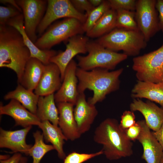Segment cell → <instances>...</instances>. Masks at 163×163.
Returning <instances> with one entry per match:
<instances>
[{"mask_svg": "<svg viewBox=\"0 0 163 163\" xmlns=\"http://www.w3.org/2000/svg\"><path fill=\"white\" fill-rule=\"evenodd\" d=\"M45 14L38 25L37 34L40 37L55 21L61 18H73L82 24L87 15L77 10L69 0H48Z\"/></svg>", "mask_w": 163, "mask_h": 163, "instance_id": "ba28073f", "label": "cell"}, {"mask_svg": "<svg viewBox=\"0 0 163 163\" xmlns=\"http://www.w3.org/2000/svg\"><path fill=\"white\" fill-rule=\"evenodd\" d=\"M54 94L40 96L36 115L41 122L48 120L58 126L59 111L55 104Z\"/></svg>", "mask_w": 163, "mask_h": 163, "instance_id": "cb8c5ba5", "label": "cell"}, {"mask_svg": "<svg viewBox=\"0 0 163 163\" xmlns=\"http://www.w3.org/2000/svg\"><path fill=\"white\" fill-rule=\"evenodd\" d=\"M1 3L7 5H10L15 7L18 9L22 13V11L21 8L18 5L16 0H0Z\"/></svg>", "mask_w": 163, "mask_h": 163, "instance_id": "f35d334b", "label": "cell"}, {"mask_svg": "<svg viewBox=\"0 0 163 163\" xmlns=\"http://www.w3.org/2000/svg\"><path fill=\"white\" fill-rule=\"evenodd\" d=\"M30 58L29 50L19 32L12 27L0 25V67L14 71L18 82Z\"/></svg>", "mask_w": 163, "mask_h": 163, "instance_id": "6da1fadb", "label": "cell"}, {"mask_svg": "<svg viewBox=\"0 0 163 163\" xmlns=\"http://www.w3.org/2000/svg\"><path fill=\"white\" fill-rule=\"evenodd\" d=\"M27 160L28 159L27 157L24 156H22L20 163H27Z\"/></svg>", "mask_w": 163, "mask_h": 163, "instance_id": "60d3db41", "label": "cell"}, {"mask_svg": "<svg viewBox=\"0 0 163 163\" xmlns=\"http://www.w3.org/2000/svg\"><path fill=\"white\" fill-rule=\"evenodd\" d=\"M132 111H138L144 116L148 126L153 131L158 130L163 123V109L150 101L144 102L134 99L130 105Z\"/></svg>", "mask_w": 163, "mask_h": 163, "instance_id": "e0dca14e", "label": "cell"}, {"mask_svg": "<svg viewBox=\"0 0 163 163\" xmlns=\"http://www.w3.org/2000/svg\"><path fill=\"white\" fill-rule=\"evenodd\" d=\"M155 8L159 13L158 19L161 30L163 29V0H157Z\"/></svg>", "mask_w": 163, "mask_h": 163, "instance_id": "d590c367", "label": "cell"}, {"mask_svg": "<svg viewBox=\"0 0 163 163\" xmlns=\"http://www.w3.org/2000/svg\"><path fill=\"white\" fill-rule=\"evenodd\" d=\"M132 68L139 81L163 82V43L159 48L133 59Z\"/></svg>", "mask_w": 163, "mask_h": 163, "instance_id": "52a82bcc", "label": "cell"}, {"mask_svg": "<svg viewBox=\"0 0 163 163\" xmlns=\"http://www.w3.org/2000/svg\"><path fill=\"white\" fill-rule=\"evenodd\" d=\"M111 8L116 11L125 10L135 11L136 0H108Z\"/></svg>", "mask_w": 163, "mask_h": 163, "instance_id": "1f68e13d", "label": "cell"}, {"mask_svg": "<svg viewBox=\"0 0 163 163\" xmlns=\"http://www.w3.org/2000/svg\"><path fill=\"white\" fill-rule=\"evenodd\" d=\"M70 1L77 10L82 13L85 11L86 15L94 8L89 0H71Z\"/></svg>", "mask_w": 163, "mask_h": 163, "instance_id": "836d02e7", "label": "cell"}, {"mask_svg": "<svg viewBox=\"0 0 163 163\" xmlns=\"http://www.w3.org/2000/svg\"><path fill=\"white\" fill-rule=\"evenodd\" d=\"M40 96L18 83L16 89L9 92L4 97L6 100L14 99L20 102L32 113L36 114Z\"/></svg>", "mask_w": 163, "mask_h": 163, "instance_id": "d4e9b609", "label": "cell"}, {"mask_svg": "<svg viewBox=\"0 0 163 163\" xmlns=\"http://www.w3.org/2000/svg\"><path fill=\"white\" fill-rule=\"evenodd\" d=\"M6 25L14 28L21 34L24 43L29 50L30 57L36 58L44 65H46L50 63V59L58 53L56 51L53 50L40 49L32 41L25 32L24 18L22 14L9 20Z\"/></svg>", "mask_w": 163, "mask_h": 163, "instance_id": "d6986e66", "label": "cell"}, {"mask_svg": "<svg viewBox=\"0 0 163 163\" xmlns=\"http://www.w3.org/2000/svg\"><path fill=\"white\" fill-rule=\"evenodd\" d=\"M161 30L163 33V29H162V30Z\"/></svg>", "mask_w": 163, "mask_h": 163, "instance_id": "ee69618b", "label": "cell"}, {"mask_svg": "<svg viewBox=\"0 0 163 163\" xmlns=\"http://www.w3.org/2000/svg\"><path fill=\"white\" fill-rule=\"evenodd\" d=\"M160 163H163V155L161 159Z\"/></svg>", "mask_w": 163, "mask_h": 163, "instance_id": "7bdbcfd3", "label": "cell"}, {"mask_svg": "<svg viewBox=\"0 0 163 163\" xmlns=\"http://www.w3.org/2000/svg\"><path fill=\"white\" fill-rule=\"evenodd\" d=\"M136 123L135 116L133 112L131 110H126L121 116L120 125L125 130L134 125Z\"/></svg>", "mask_w": 163, "mask_h": 163, "instance_id": "d6a6232c", "label": "cell"}, {"mask_svg": "<svg viewBox=\"0 0 163 163\" xmlns=\"http://www.w3.org/2000/svg\"><path fill=\"white\" fill-rule=\"evenodd\" d=\"M0 114L10 116L14 120L15 126H21L24 128L32 125L38 126L41 122L36 114L30 112L14 99L11 100L5 105H0Z\"/></svg>", "mask_w": 163, "mask_h": 163, "instance_id": "2e32d148", "label": "cell"}, {"mask_svg": "<svg viewBox=\"0 0 163 163\" xmlns=\"http://www.w3.org/2000/svg\"><path fill=\"white\" fill-rule=\"evenodd\" d=\"M89 38L83 34H78L70 37L66 40L67 43L65 50L58 52L50 59V62L55 64L59 68L62 82L66 68L73 58L79 54L87 53V45Z\"/></svg>", "mask_w": 163, "mask_h": 163, "instance_id": "8fae6325", "label": "cell"}, {"mask_svg": "<svg viewBox=\"0 0 163 163\" xmlns=\"http://www.w3.org/2000/svg\"><path fill=\"white\" fill-rule=\"evenodd\" d=\"M77 64L73 59L66 69L61 85L54 97L56 103L69 102L75 105L79 94L78 80L76 75Z\"/></svg>", "mask_w": 163, "mask_h": 163, "instance_id": "7c38bea8", "label": "cell"}, {"mask_svg": "<svg viewBox=\"0 0 163 163\" xmlns=\"http://www.w3.org/2000/svg\"><path fill=\"white\" fill-rule=\"evenodd\" d=\"M93 140L102 146V150L106 158L112 161L131 156L133 143L116 119L108 118L96 128Z\"/></svg>", "mask_w": 163, "mask_h": 163, "instance_id": "7a4b0ae2", "label": "cell"}, {"mask_svg": "<svg viewBox=\"0 0 163 163\" xmlns=\"http://www.w3.org/2000/svg\"><path fill=\"white\" fill-rule=\"evenodd\" d=\"M32 126L14 131L0 128V147L6 148L14 153H23L28 155L32 145L27 144L26 137Z\"/></svg>", "mask_w": 163, "mask_h": 163, "instance_id": "9a60e30c", "label": "cell"}, {"mask_svg": "<svg viewBox=\"0 0 163 163\" xmlns=\"http://www.w3.org/2000/svg\"><path fill=\"white\" fill-rule=\"evenodd\" d=\"M38 126L42 131L45 141L50 143L56 151L59 158L64 159L66 156L63 146L65 141L67 139L60 128L48 120L41 122Z\"/></svg>", "mask_w": 163, "mask_h": 163, "instance_id": "7402d4cb", "label": "cell"}, {"mask_svg": "<svg viewBox=\"0 0 163 163\" xmlns=\"http://www.w3.org/2000/svg\"><path fill=\"white\" fill-rule=\"evenodd\" d=\"M141 127L137 140L142 144L143 153L142 156L147 163H160L163 150L153 135L145 120L138 121Z\"/></svg>", "mask_w": 163, "mask_h": 163, "instance_id": "4fadbf2b", "label": "cell"}, {"mask_svg": "<svg viewBox=\"0 0 163 163\" xmlns=\"http://www.w3.org/2000/svg\"><path fill=\"white\" fill-rule=\"evenodd\" d=\"M124 131L127 138L131 141H134L137 139L141 131V127L137 121Z\"/></svg>", "mask_w": 163, "mask_h": 163, "instance_id": "e575fe53", "label": "cell"}, {"mask_svg": "<svg viewBox=\"0 0 163 163\" xmlns=\"http://www.w3.org/2000/svg\"><path fill=\"white\" fill-rule=\"evenodd\" d=\"M102 154H103V152L102 149L91 153H79L74 152L66 156L63 159V163H83Z\"/></svg>", "mask_w": 163, "mask_h": 163, "instance_id": "f546056e", "label": "cell"}, {"mask_svg": "<svg viewBox=\"0 0 163 163\" xmlns=\"http://www.w3.org/2000/svg\"><path fill=\"white\" fill-rule=\"evenodd\" d=\"M110 8L108 0H104L100 5L94 8L87 15L86 20L83 24L85 33L89 31L103 15Z\"/></svg>", "mask_w": 163, "mask_h": 163, "instance_id": "83f0119b", "label": "cell"}, {"mask_svg": "<svg viewBox=\"0 0 163 163\" xmlns=\"http://www.w3.org/2000/svg\"><path fill=\"white\" fill-rule=\"evenodd\" d=\"M82 22L73 18H66L50 25L38 38L34 44L39 49L50 50L70 37L85 33Z\"/></svg>", "mask_w": 163, "mask_h": 163, "instance_id": "8992f818", "label": "cell"}, {"mask_svg": "<svg viewBox=\"0 0 163 163\" xmlns=\"http://www.w3.org/2000/svg\"><path fill=\"white\" fill-rule=\"evenodd\" d=\"M131 95L135 99H147L163 107V82L155 83L138 81L132 90Z\"/></svg>", "mask_w": 163, "mask_h": 163, "instance_id": "44dd1931", "label": "cell"}, {"mask_svg": "<svg viewBox=\"0 0 163 163\" xmlns=\"http://www.w3.org/2000/svg\"><path fill=\"white\" fill-rule=\"evenodd\" d=\"M123 70L122 68L110 71L105 69L96 68L87 71L78 67L76 75L78 80V93L84 92L87 89L92 91L93 95L88 99V101L95 105L103 101L107 94L119 89V78Z\"/></svg>", "mask_w": 163, "mask_h": 163, "instance_id": "3957f363", "label": "cell"}, {"mask_svg": "<svg viewBox=\"0 0 163 163\" xmlns=\"http://www.w3.org/2000/svg\"><path fill=\"white\" fill-rule=\"evenodd\" d=\"M22 14L15 7L9 5L0 6V25H6L10 19Z\"/></svg>", "mask_w": 163, "mask_h": 163, "instance_id": "4dcf8cb0", "label": "cell"}, {"mask_svg": "<svg viewBox=\"0 0 163 163\" xmlns=\"http://www.w3.org/2000/svg\"><path fill=\"white\" fill-rule=\"evenodd\" d=\"M88 54L76 56L78 67L89 71L96 68L114 69L118 64L126 60L128 56L107 49L96 40L88 41L87 45Z\"/></svg>", "mask_w": 163, "mask_h": 163, "instance_id": "5b68a950", "label": "cell"}, {"mask_svg": "<svg viewBox=\"0 0 163 163\" xmlns=\"http://www.w3.org/2000/svg\"><path fill=\"white\" fill-rule=\"evenodd\" d=\"M152 133L163 150V123L158 130Z\"/></svg>", "mask_w": 163, "mask_h": 163, "instance_id": "74e56055", "label": "cell"}, {"mask_svg": "<svg viewBox=\"0 0 163 163\" xmlns=\"http://www.w3.org/2000/svg\"><path fill=\"white\" fill-rule=\"evenodd\" d=\"M16 0L22 11L25 32L34 43L38 38L37 29L46 11L47 0Z\"/></svg>", "mask_w": 163, "mask_h": 163, "instance_id": "30bf717a", "label": "cell"}, {"mask_svg": "<svg viewBox=\"0 0 163 163\" xmlns=\"http://www.w3.org/2000/svg\"><path fill=\"white\" fill-rule=\"evenodd\" d=\"M59 111L58 125L67 140L74 141L80 138V133L74 115L73 104L66 102L56 103Z\"/></svg>", "mask_w": 163, "mask_h": 163, "instance_id": "ac0fdd59", "label": "cell"}, {"mask_svg": "<svg viewBox=\"0 0 163 163\" xmlns=\"http://www.w3.org/2000/svg\"><path fill=\"white\" fill-rule=\"evenodd\" d=\"M60 70L53 63L45 65L44 69L34 93L39 96L54 94L60 88L62 83Z\"/></svg>", "mask_w": 163, "mask_h": 163, "instance_id": "ffe728a7", "label": "cell"}, {"mask_svg": "<svg viewBox=\"0 0 163 163\" xmlns=\"http://www.w3.org/2000/svg\"><path fill=\"white\" fill-rule=\"evenodd\" d=\"M116 11L110 8L86 33V36L89 38H98L107 34L116 28Z\"/></svg>", "mask_w": 163, "mask_h": 163, "instance_id": "484cf974", "label": "cell"}, {"mask_svg": "<svg viewBox=\"0 0 163 163\" xmlns=\"http://www.w3.org/2000/svg\"><path fill=\"white\" fill-rule=\"evenodd\" d=\"M116 11V28L139 30L135 20V11L119 10Z\"/></svg>", "mask_w": 163, "mask_h": 163, "instance_id": "f1b7e54d", "label": "cell"}, {"mask_svg": "<svg viewBox=\"0 0 163 163\" xmlns=\"http://www.w3.org/2000/svg\"><path fill=\"white\" fill-rule=\"evenodd\" d=\"M22 156L20 153H15L7 159L0 160V163H20Z\"/></svg>", "mask_w": 163, "mask_h": 163, "instance_id": "8d00e7d4", "label": "cell"}, {"mask_svg": "<svg viewBox=\"0 0 163 163\" xmlns=\"http://www.w3.org/2000/svg\"><path fill=\"white\" fill-rule=\"evenodd\" d=\"M10 157L9 155H0V160H5L7 159Z\"/></svg>", "mask_w": 163, "mask_h": 163, "instance_id": "b9f144b4", "label": "cell"}, {"mask_svg": "<svg viewBox=\"0 0 163 163\" xmlns=\"http://www.w3.org/2000/svg\"><path fill=\"white\" fill-rule=\"evenodd\" d=\"M74 108V115L80 133L88 131L98 113L95 105L86 99L84 92L79 93Z\"/></svg>", "mask_w": 163, "mask_h": 163, "instance_id": "5bb4252c", "label": "cell"}, {"mask_svg": "<svg viewBox=\"0 0 163 163\" xmlns=\"http://www.w3.org/2000/svg\"><path fill=\"white\" fill-rule=\"evenodd\" d=\"M34 143L29 150L28 155L33 158L32 163H40L44 156L48 152L55 149L52 145L45 144L42 133L37 130L33 133Z\"/></svg>", "mask_w": 163, "mask_h": 163, "instance_id": "4316f807", "label": "cell"}, {"mask_svg": "<svg viewBox=\"0 0 163 163\" xmlns=\"http://www.w3.org/2000/svg\"><path fill=\"white\" fill-rule=\"evenodd\" d=\"M96 41L110 50L116 52L123 51L128 56H136L147 45V42L140 30L119 28H116Z\"/></svg>", "mask_w": 163, "mask_h": 163, "instance_id": "277c9868", "label": "cell"}, {"mask_svg": "<svg viewBox=\"0 0 163 163\" xmlns=\"http://www.w3.org/2000/svg\"><path fill=\"white\" fill-rule=\"evenodd\" d=\"M45 66L38 59L30 57L26 63L18 83L28 90H34L42 75Z\"/></svg>", "mask_w": 163, "mask_h": 163, "instance_id": "603a6c76", "label": "cell"}, {"mask_svg": "<svg viewBox=\"0 0 163 163\" xmlns=\"http://www.w3.org/2000/svg\"><path fill=\"white\" fill-rule=\"evenodd\" d=\"M90 3L94 8L97 7L100 5L104 1V0H89Z\"/></svg>", "mask_w": 163, "mask_h": 163, "instance_id": "ab89813d", "label": "cell"}, {"mask_svg": "<svg viewBox=\"0 0 163 163\" xmlns=\"http://www.w3.org/2000/svg\"><path fill=\"white\" fill-rule=\"evenodd\" d=\"M156 0H136L135 20L139 30L147 42L161 30Z\"/></svg>", "mask_w": 163, "mask_h": 163, "instance_id": "9c48e42d", "label": "cell"}]
</instances>
